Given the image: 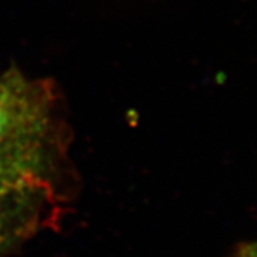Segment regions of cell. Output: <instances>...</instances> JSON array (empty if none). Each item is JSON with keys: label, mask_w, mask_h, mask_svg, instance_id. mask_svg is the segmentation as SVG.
I'll return each mask as SVG.
<instances>
[{"label": "cell", "mask_w": 257, "mask_h": 257, "mask_svg": "<svg viewBox=\"0 0 257 257\" xmlns=\"http://www.w3.org/2000/svg\"><path fill=\"white\" fill-rule=\"evenodd\" d=\"M49 86L19 70L0 73V166L36 175L52 128Z\"/></svg>", "instance_id": "6da1fadb"}, {"label": "cell", "mask_w": 257, "mask_h": 257, "mask_svg": "<svg viewBox=\"0 0 257 257\" xmlns=\"http://www.w3.org/2000/svg\"><path fill=\"white\" fill-rule=\"evenodd\" d=\"M32 177H35V175H29V173H23L19 170L0 166V202L12 190H16L25 183H28Z\"/></svg>", "instance_id": "7a4b0ae2"}, {"label": "cell", "mask_w": 257, "mask_h": 257, "mask_svg": "<svg viewBox=\"0 0 257 257\" xmlns=\"http://www.w3.org/2000/svg\"><path fill=\"white\" fill-rule=\"evenodd\" d=\"M237 257H257V240L241 244L237 248Z\"/></svg>", "instance_id": "3957f363"}]
</instances>
